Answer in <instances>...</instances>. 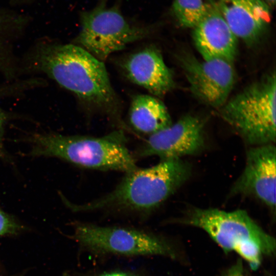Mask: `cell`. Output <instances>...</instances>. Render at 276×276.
Listing matches in <instances>:
<instances>
[{
    "label": "cell",
    "mask_w": 276,
    "mask_h": 276,
    "mask_svg": "<svg viewBox=\"0 0 276 276\" xmlns=\"http://www.w3.org/2000/svg\"><path fill=\"white\" fill-rule=\"evenodd\" d=\"M204 124L198 117L186 115L174 124L149 135L139 155L162 159L181 158L198 153L204 146Z\"/></svg>",
    "instance_id": "9c48e42d"
},
{
    "label": "cell",
    "mask_w": 276,
    "mask_h": 276,
    "mask_svg": "<svg viewBox=\"0 0 276 276\" xmlns=\"http://www.w3.org/2000/svg\"><path fill=\"white\" fill-rule=\"evenodd\" d=\"M7 120V114L0 107V158L6 162H11V157L4 145V128Z\"/></svg>",
    "instance_id": "ac0fdd59"
},
{
    "label": "cell",
    "mask_w": 276,
    "mask_h": 276,
    "mask_svg": "<svg viewBox=\"0 0 276 276\" xmlns=\"http://www.w3.org/2000/svg\"><path fill=\"white\" fill-rule=\"evenodd\" d=\"M275 163L274 144L252 146L247 150L245 167L233 185L230 195L254 196L274 211Z\"/></svg>",
    "instance_id": "30bf717a"
},
{
    "label": "cell",
    "mask_w": 276,
    "mask_h": 276,
    "mask_svg": "<svg viewBox=\"0 0 276 276\" xmlns=\"http://www.w3.org/2000/svg\"><path fill=\"white\" fill-rule=\"evenodd\" d=\"M191 170L190 164L181 158L162 159L152 167H137L126 173L116 188L100 198L81 204L63 200L75 212H149L173 194L189 178Z\"/></svg>",
    "instance_id": "7a4b0ae2"
},
{
    "label": "cell",
    "mask_w": 276,
    "mask_h": 276,
    "mask_svg": "<svg viewBox=\"0 0 276 276\" xmlns=\"http://www.w3.org/2000/svg\"><path fill=\"white\" fill-rule=\"evenodd\" d=\"M122 66L130 81L155 96L163 97L174 87L170 70L160 51L153 46L130 55L124 60Z\"/></svg>",
    "instance_id": "8fae6325"
},
{
    "label": "cell",
    "mask_w": 276,
    "mask_h": 276,
    "mask_svg": "<svg viewBox=\"0 0 276 276\" xmlns=\"http://www.w3.org/2000/svg\"><path fill=\"white\" fill-rule=\"evenodd\" d=\"M100 0L92 10L81 14V29L76 45L104 62L111 54L129 43L149 36L151 27H140L128 22L117 5L107 6Z\"/></svg>",
    "instance_id": "8992f818"
},
{
    "label": "cell",
    "mask_w": 276,
    "mask_h": 276,
    "mask_svg": "<svg viewBox=\"0 0 276 276\" xmlns=\"http://www.w3.org/2000/svg\"><path fill=\"white\" fill-rule=\"evenodd\" d=\"M129 120L135 130L149 135L172 124L164 103L157 98L147 95L133 98L129 110Z\"/></svg>",
    "instance_id": "5bb4252c"
},
{
    "label": "cell",
    "mask_w": 276,
    "mask_h": 276,
    "mask_svg": "<svg viewBox=\"0 0 276 276\" xmlns=\"http://www.w3.org/2000/svg\"><path fill=\"white\" fill-rule=\"evenodd\" d=\"M74 236L92 250L124 256H164L175 257L170 246L158 237L133 228L79 224Z\"/></svg>",
    "instance_id": "52a82bcc"
},
{
    "label": "cell",
    "mask_w": 276,
    "mask_h": 276,
    "mask_svg": "<svg viewBox=\"0 0 276 276\" xmlns=\"http://www.w3.org/2000/svg\"><path fill=\"white\" fill-rule=\"evenodd\" d=\"M99 276H136L133 274L124 272H112L105 273Z\"/></svg>",
    "instance_id": "ffe728a7"
},
{
    "label": "cell",
    "mask_w": 276,
    "mask_h": 276,
    "mask_svg": "<svg viewBox=\"0 0 276 276\" xmlns=\"http://www.w3.org/2000/svg\"><path fill=\"white\" fill-rule=\"evenodd\" d=\"M29 66L45 74L84 103L108 114L117 113L118 99L104 62L74 44L36 47Z\"/></svg>",
    "instance_id": "6da1fadb"
},
{
    "label": "cell",
    "mask_w": 276,
    "mask_h": 276,
    "mask_svg": "<svg viewBox=\"0 0 276 276\" xmlns=\"http://www.w3.org/2000/svg\"><path fill=\"white\" fill-rule=\"evenodd\" d=\"M266 2L270 6H273L275 4V0H265Z\"/></svg>",
    "instance_id": "44dd1931"
},
{
    "label": "cell",
    "mask_w": 276,
    "mask_h": 276,
    "mask_svg": "<svg viewBox=\"0 0 276 276\" xmlns=\"http://www.w3.org/2000/svg\"><path fill=\"white\" fill-rule=\"evenodd\" d=\"M217 8L238 38L255 43L270 21L268 5L262 0H219Z\"/></svg>",
    "instance_id": "7c38bea8"
},
{
    "label": "cell",
    "mask_w": 276,
    "mask_h": 276,
    "mask_svg": "<svg viewBox=\"0 0 276 276\" xmlns=\"http://www.w3.org/2000/svg\"><path fill=\"white\" fill-rule=\"evenodd\" d=\"M23 228L20 223L14 217L5 212L0 205V236L14 235Z\"/></svg>",
    "instance_id": "e0dca14e"
},
{
    "label": "cell",
    "mask_w": 276,
    "mask_h": 276,
    "mask_svg": "<svg viewBox=\"0 0 276 276\" xmlns=\"http://www.w3.org/2000/svg\"><path fill=\"white\" fill-rule=\"evenodd\" d=\"M182 222L205 231L224 252H236L254 270L260 267L263 256L275 252V239L244 210L195 208Z\"/></svg>",
    "instance_id": "277c9868"
},
{
    "label": "cell",
    "mask_w": 276,
    "mask_h": 276,
    "mask_svg": "<svg viewBox=\"0 0 276 276\" xmlns=\"http://www.w3.org/2000/svg\"><path fill=\"white\" fill-rule=\"evenodd\" d=\"M210 7L203 0H174L173 10L181 26L194 28L205 16Z\"/></svg>",
    "instance_id": "9a60e30c"
},
{
    "label": "cell",
    "mask_w": 276,
    "mask_h": 276,
    "mask_svg": "<svg viewBox=\"0 0 276 276\" xmlns=\"http://www.w3.org/2000/svg\"><path fill=\"white\" fill-rule=\"evenodd\" d=\"M28 141L32 156L57 157L80 167L125 173L137 168L122 130L98 137L38 133Z\"/></svg>",
    "instance_id": "3957f363"
},
{
    "label": "cell",
    "mask_w": 276,
    "mask_h": 276,
    "mask_svg": "<svg viewBox=\"0 0 276 276\" xmlns=\"http://www.w3.org/2000/svg\"><path fill=\"white\" fill-rule=\"evenodd\" d=\"M9 47L5 38L4 25L0 20V71L7 76L14 73Z\"/></svg>",
    "instance_id": "2e32d148"
},
{
    "label": "cell",
    "mask_w": 276,
    "mask_h": 276,
    "mask_svg": "<svg viewBox=\"0 0 276 276\" xmlns=\"http://www.w3.org/2000/svg\"><path fill=\"white\" fill-rule=\"evenodd\" d=\"M222 276H247V275L242 261L241 259H239L223 273Z\"/></svg>",
    "instance_id": "d6986e66"
},
{
    "label": "cell",
    "mask_w": 276,
    "mask_h": 276,
    "mask_svg": "<svg viewBox=\"0 0 276 276\" xmlns=\"http://www.w3.org/2000/svg\"><path fill=\"white\" fill-rule=\"evenodd\" d=\"M193 29L195 44L203 59L220 58L233 62L237 38L217 6L211 5L205 16Z\"/></svg>",
    "instance_id": "4fadbf2b"
},
{
    "label": "cell",
    "mask_w": 276,
    "mask_h": 276,
    "mask_svg": "<svg viewBox=\"0 0 276 276\" xmlns=\"http://www.w3.org/2000/svg\"><path fill=\"white\" fill-rule=\"evenodd\" d=\"M275 72L245 88L219 109L220 117L252 146L275 142Z\"/></svg>",
    "instance_id": "5b68a950"
},
{
    "label": "cell",
    "mask_w": 276,
    "mask_h": 276,
    "mask_svg": "<svg viewBox=\"0 0 276 276\" xmlns=\"http://www.w3.org/2000/svg\"><path fill=\"white\" fill-rule=\"evenodd\" d=\"M177 59L198 100L217 109L226 103L235 82L233 62L220 58L200 60L187 51L178 54Z\"/></svg>",
    "instance_id": "ba28073f"
}]
</instances>
